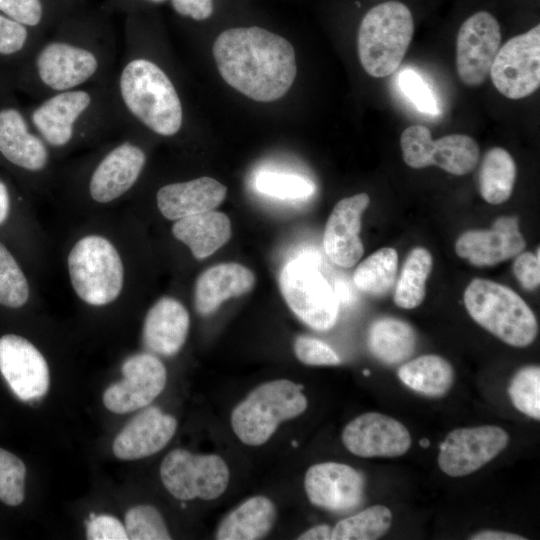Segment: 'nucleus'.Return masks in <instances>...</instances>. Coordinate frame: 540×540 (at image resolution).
Instances as JSON below:
<instances>
[{
  "label": "nucleus",
  "instance_id": "f257e3e1",
  "mask_svg": "<svg viewBox=\"0 0 540 540\" xmlns=\"http://www.w3.org/2000/svg\"><path fill=\"white\" fill-rule=\"evenodd\" d=\"M137 215L126 206L79 218L61 247L72 295L84 309H126L139 290L142 235Z\"/></svg>",
  "mask_w": 540,
  "mask_h": 540
},
{
  "label": "nucleus",
  "instance_id": "f03ea898",
  "mask_svg": "<svg viewBox=\"0 0 540 540\" xmlns=\"http://www.w3.org/2000/svg\"><path fill=\"white\" fill-rule=\"evenodd\" d=\"M121 133L60 168L54 193L78 219L123 207L135 195L148 154L125 130Z\"/></svg>",
  "mask_w": 540,
  "mask_h": 540
},
{
  "label": "nucleus",
  "instance_id": "7ed1b4c3",
  "mask_svg": "<svg viewBox=\"0 0 540 540\" xmlns=\"http://www.w3.org/2000/svg\"><path fill=\"white\" fill-rule=\"evenodd\" d=\"M213 56L222 78L255 101L280 99L295 80L291 43L257 26L222 32L213 44Z\"/></svg>",
  "mask_w": 540,
  "mask_h": 540
},
{
  "label": "nucleus",
  "instance_id": "20e7f679",
  "mask_svg": "<svg viewBox=\"0 0 540 540\" xmlns=\"http://www.w3.org/2000/svg\"><path fill=\"white\" fill-rule=\"evenodd\" d=\"M110 83L50 94L26 113L57 161L122 130Z\"/></svg>",
  "mask_w": 540,
  "mask_h": 540
},
{
  "label": "nucleus",
  "instance_id": "39448f33",
  "mask_svg": "<svg viewBox=\"0 0 540 540\" xmlns=\"http://www.w3.org/2000/svg\"><path fill=\"white\" fill-rule=\"evenodd\" d=\"M115 44L59 35L38 42L14 70L16 90L39 99L50 94L110 82Z\"/></svg>",
  "mask_w": 540,
  "mask_h": 540
},
{
  "label": "nucleus",
  "instance_id": "423d86ee",
  "mask_svg": "<svg viewBox=\"0 0 540 540\" xmlns=\"http://www.w3.org/2000/svg\"><path fill=\"white\" fill-rule=\"evenodd\" d=\"M110 84L122 129L131 119L164 138L180 132L183 107L173 81L160 65L128 43Z\"/></svg>",
  "mask_w": 540,
  "mask_h": 540
},
{
  "label": "nucleus",
  "instance_id": "0eeeda50",
  "mask_svg": "<svg viewBox=\"0 0 540 540\" xmlns=\"http://www.w3.org/2000/svg\"><path fill=\"white\" fill-rule=\"evenodd\" d=\"M0 161L32 193H54L60 167L15 99L0 105Z\"/></svg>",
  "mask_w": 540,
  "mask_h": 540
},
{
  "label": "nucleus",
  "instance_id": "6e6552de",
  "mask_svg": "<svg viewBox=\"0 0 540 540\" xmlns=\"http://www.w3.org/2000/svg\"><path fill=\"white\" fill-rule=\"evenodd\" d=\"M413 33V16L402 2L387 1L371 8L357 36L358 56L366 73L375 78L391 75L403 60Z\"/></svg>",
  "mask_w": 540,
  "mask_h": 540
},
{
  "label": "nucleus",
  "instance_id": "1a4fd4ad",
  "mask_svg": "<svg viewBox=\"0 0 540 540\" xmlns=\"http://www.w3.org/2000/svg\"><path fill=\"white\" fill-rule=\"evenodd\" d=\"M464 304L475 322L508 345L525 347L537 336L534 313L505 285L473 279L464 292Z\"/></svg>",
  "mask_w": 540,
  "mask_h": 540
},
{
  "label": "nucleus",
  "instance_id": "9d476101",
  "mask_svg": "<svg viewBox=\"0 0 540 540\" xmlns=\"http://www.w3.org/2000/svg\"><path fill=\"white\" fill-rule=\"evenodd\" d=\"M302 388L287 379L257 386L231 413L235 435L248 446L266 443L282 422L298 417L307 409Z\"/></svg>",
  "mask_w": 540,
  "mask_h": 540
},
{
  "label": "nucleus",
  "instance_id": "9b49d317",
  "mask_svg": "<svg viewBox=\"0 0 540 540\" xmlns=\"http://www.w3.org/2000/svg\"><path fill=\"white\" fill-rule=\"evenodd\" d=\"M279 288L292 312L309 327L325 331L338 318V298L313 256L289 260L279 273Z\"/></svg>",
  "mask_w": 540,
  "mask_h": 540
},
{
  "label": "nucleus",
  "instance_id": "f8f14e48",
  "mask_svg": "<svg viewBox=\"0 0 540 540\" xmlns=\"http://www.w3.org/2000/svg\"><path fill=\"white\" fill-rule=\"evenodd\" d=\"M160 477L167 491L179 500H214L226 491L230 472L217 454H193L177 448L163 459Z\"/></svg>",
  "mask_w": 540,
  "mask_h": 540
},
{
  "label": "nucleus",
  "instance_id": "ddd939ff",
  "mask_svg": "<svg viewBox=\"0 0 540 540\" xmlns=\"http://www.w3.org/2000/svg\"><path fill=\"white\" fill-rule=\"evenodd\" d=\"M489 75L495 88L509 99L533 94L540 86V25L499 48Z\"/></svg>",
  "mask_w": 540,
  "mask_h": 540
},
{
  "label": "nucleus",
  "instance_id": "4468645a",
  "mask_svg": "<svg viewBox=\"0 0 540 540\" xmlns=\"http://www.w3.org/2000/svg\"><path fill=\"white\" fill-rule=\"evenodd\" d=\"M122 380L103 394L105 407L124 414L148 406L165 388L167 371L159 357L150 352L134 353L121 365Z\"/></svg>",
  "mask_w": 540,
  "mask_h": 540
},
{
  "label": "nucleus",
  "instance_id": "2eb2a0df",
  "mask_svg": "<svg viewBox=\"0 0 540 540\" xmlns=\"http://www.w3.org/2000/svg\"><path fill=\"white\" fill-rule=\"evenodd\" d=\"M508 442L507 432L494 425L455 429L440 446L439 468L451 477L469 475L500 454Z\"/></svg>",
  "mask_w": 540,
  "mask_h": 540
},
{
  "label": "nucleus",
  "instance_id": "dca6fc26",
  "mask_svg": "<svg viewBox=\"0 0 540 540\" xmlns=\"http://www.w3.org/2000/svg\"><path fill=\"white\" fill-rule=\"evenodd\" d=\"M496 18L479 11L461 25L456 39V70L467 86H480L487 79L501 44Z\"/></svg>",
  "mask_w": 540,
  "mask_h": 540
},
{
  "label": "nucleus",
  "instance_id": "f3484780",
  "mask_svg": "<svg viewBox=\"0 0 540 540\" xmlns=\"http://www.w3.org/2000/svg\"><path fill=\"white\" fill-rule=\"evenodd\" d=\"M0 372L12 392L22 401L46 395L50 371L46 357L28 338L14 333L0 336Z\"/></svg>",
  "mask_w": 540,
  "mask_h": 540
},
{
  "label": "nucleus",
  "instance_id": "a211bd4d",
  "mask_svg": "<svg viewBox=\"0 0 540 540\" xmlns=\"http://www.w3.org/2000/svg\"><path fill=\"white\" fill-rule=\"evenodd\" d=\"M342 442L348 451L359 457H398L409 450L411 436L396 419L369 412L357 416L345 426Z\"/></svg>",
  "mask_w": 540,
  "mask_h": 540
},
{
  "label": "nucleus",
  "instance_id": "6ab92c4d",
  "mask_svg": "<svg viewBox=\"0 0 540 540\" xmlns=\"http://www.w3.org/2000/svg\"><path fill=\"white\" fill-rule=\"evenodd\" d=\"M304 488L313 505L329 511L344 512L356 508L361 502L364 479L347 464L323 462L308 468Z\"/></svg>",
  "mask_w": 540,
  "mask_h": 540
},
{
  "label": "nucleus",
  "instance_id": "aec40b11",
  "mask_svg": "<svg viewBox=\"0 0 540 540\" xmlns=\"http://www.w3.org/2000/svg\"><path fill=\"white\" fill-rule=\"evenodd\" d=\"M369 202V196L360 193L343 198L334 206L325 226L323 247L336 265L349 268L362 257L361 216Z\"/></svg>",
  "mask_w": 540,
  "mask_h": 540
},
{
  "label": "nucleus",
  "instance_id": "412c9836",
  "mask_svg": "<svg viewBox=\"0 0 540 540\" xmlns=\"http://www.w3.org/2000/svg\"><path fill=\"white\" fill-rule=\"evenodd\" d=\"M525 246L518 219L502 216L488 230L464 232L456 241L455 251L475 266H492L520 254Z\"/></svg>",
  "mask_w": 540,
  "mask_h": 540
},
{
  "label": "nucleus",
  "instance_id": "4be33fe9",
  "mask_svg": "<svg viewBox=\"0 0 540 540\" xmlns=\"http://www.w3.org/2000/svg\"><path fill=\"white\" fill-rule=\"evenodd\" d=\"M227 194V187L211 177L173 181L157 188L154 204L157 213L174 222L187 216L208 212L218 207Z\"/></svg>",
  "mask_w": 540,
  "mask_h": 540
},
{
  "label": "nucleus",
  "instance_id": "5701e85b",
  "mask_svg": "<svg viewBox=\"0 0 540 540\" xmlns=\"http://www.w3.org/2000/svg\"><path fill=\"white\" fill-rule=\"evenodd\" d=\"M190 328V315L177 298L164 295L147 310L141 341L145 351L157 356L171 357L184 346Z\"/></svg>",
  "mask_w": 540,
  "mask_h": 540
},
{
  "label": "nucleus",
  "instance_id": "b1692460",
  "mask_svg": "<svg viewBox=\"0 0 540 540\" xmlns=\"http://www.w3.org/2000/svg\"><path fill=\"white\" fill-rule=\"evenodd\" d=\"M177 429L176 419L158 407H149L132 418L113 442L114 455L122 460H136L162 450Z\"/></svg>",
  "mask_w": 540,
  "mask_h": 540
},
{
  "label": "nucleus",
  "instance_id": "393cba45",
  "mask_svg": "<svg viewBox=\"0 0 540 540\" xmlns=\"http://www.w3.org/2000/svg\"><path fill=\"white\" fill-rule=\"evenodd\" d=\"M255 276L238 263H221L204 270L194 285V307L198 314H212L227 299L252 290Z\"/></svg>",
  "mask_w": 540,
  "mask_h": 540
},
{
  "label": "nucleus",
  "instance_id": "a878e982",
  "mask_svg": "<svg viewBox=\"0 0 540 540\" xmlns=\"http://www.w3.org/2000/svg\"><path fill=\"white\" fill-rule=\"evenodd\" d=\"M170 232L173 239L186 246L196 260H202L228 242L231 222L226 214L212 210L172 222Z\"/></svg>",
  "mask_w": 540,
  "mask_h": 540
},
{
  "label": "nucleus",
  "instance_id": "bb28decb",
  "mask_svg": "<svg viewBox=\"0 0 540 540\" xmlns=\"http://www.w3.org/2000/svg\"><path fill=\"white\" fill-rule=\"evenodd\" d=\"M277 517L274 503L265 496H253L220 522L215 538L218 540H257L272 529Z\"/></svg>",
  "mask_w": 540,
  "mask_h": 540
},
{
  "label": "nucleus",
  "instance_id": "cd10ccee",
  "mask_svg": "<svg viewBox=\"0 0 540 540\" xmlns=\"http://www.w3.org/2000/svg\"><path fill=\"white\" fill-rule=\"evenodd\" d=\"M416 341V333L410 324L391 317L375 320L367 336L370 352L387 365L408 359L414 353Z\"/></svg>",
  "mask_w": 540,
  "mask_h": 540
},
{
  "label": "nucleus",
  "instance_id": "c85d7f7f",
  "mask_svg": "<svg viewBox=\"0 0 540 540\" xmlns=\"http://www.w3.org/2000/svg\"><path fill=\"white\" fill-rule=\"evenodd\" d=\"M399 379L413 391L429 397H440L451 388L454 370L438 355H422L398 369Z\"/></svg>",
  "mask_w": 540,
  "mask_h": 540
},
{
  "label": "nucleus",
  "instance_id": "c756f323",
  "mask_svg": "<svg viewBox=\"0 0 540 540\" xmlns=\"http://www.w3.org/2000/svg\"><path fill=\"white\" fill-rule=\"evenodd\" d=\"M38 296L22 261L0 240V306L20 310L30 306Z\"/></svg>",
  "mask_w": 540,
  "mask_h": 540
},
{
  "label": "nucleus",
  "instance_id": "7c9ffc66",
  "mask_svg": "<svg viewBox=\"0 0 540 540\" xmlns=\"http://www.w3.org/2000/svg\"><path fill=\"white\" fill-rule=\"evenodd\" d=\"M516 165L508 151L501 147L488 150L479 169V191L490 204L507 201L513 191Z\"/></svg>",
  "mask_w": 540,
  "mask_h": 540
},
{
  "label": "nucleus",
  "instance_id": "2f4dec72",
  "mask_svg": "<svg viewBox=\"0 0 540 540\" xmlns=\"http://www.w3.org/2000/svg\"><path fill=\"white\" fill-rule=\"evenodd\" d=\"M478 161V144L467 135L451 134L430 142V166L435 165L453 175L461 176L470 173Z\"/></svg>",
  "mask_w": 540,
  "mask_h": 540
},
{
  "label": "nucleus",
  "instance_id": "473e14b6",
  "mask_svg": "<svg viewBox=\"0 0 540 540\" xmlns=\"http://www.w3.org/2000/svg\"><path fill=\"white\" fill-rule=\"evenodd\" d=\"M432 269V256L425 248H414L398 279L394 302L404 309L419 306L425 297V283Z\"/></svg>",
  "mask_w": 540,
  "mask_h": 540
},
{
  "label": "nucleus",
  "instance_id": "72a5a7b5",
  "mask_svg": "<svg viewBox=\"0 0 540 540\" xmlns=\"http://www.w3.org/2000/svg\"><path fill=\"white\" fill-rule=\"evenodd\" d=\"M398 268L395 249L385 247L371 254L360 263L353 275L358 289L372 295H383L393 285Z\"/></svg>",
  "mask_w": 540,
  "mask_h": 540
},
{
  "label": "nucleus",
  "instance_id": "f704fd0d",
  "mask_svg": "<svg viewBox=\"0 0 540 540\" xmlns=\"http://www.w3.org/2000/svg\"><path fill=\"white\" fill-rule=\"evenodd\" d=\"M392 523L389 508L373 505L340 520L332 528L333 540H376L386 534Z\"/></svg>",
  "mask_w": 540,
  "mask_h": 540
},
{
  "label": "nucleus",
  "instance_id": "c9c22d12",
  "mask_svg": "<svg viewBox=\"0 0 540 540\" xmlns=\"http://www.w3.org/2000/svg\"><path fill=\"white\" fill-rule=\"evenodd\" d=\"M38 42L30 29L0 13V67L13 74Z\"/></svg>",
  "mask_w": 540,
  "mask_h": 540
},
{
  "label": "nucleus",
  "instance_id": "e433bc0d",
  "mask_svg": "<svg viewBox=\"0 0 540 540\" xmlns=\"http://www.w3.org/2000/svg\"><path fill=\"white\" fill-rule=\"evenodd\" d=\"M508 394L514 407L523 414L540 419V368L526 366L512 378Z\"/></svg>",
  "mask_w": 540,
  "mask_h": 540
},
{
  "label": "nucleus",
  "instance_id": "4c0bfd02",
  "mask_svg": "<svg viewBox=\"0 0 540 540\" xmlns=\"http://www.w3.org/2000/svg\"><path fill=\"white\" fill-rule=\"evenodd\" d=\"M255 187L265 195L291 200L308 198L315 191L314 184L303 176L272 171L259 173Z\"/></svg>",
  "mask_w": 540,
  "mask_h": 540
},
{
  "label": "nucleus",
  "instance_id": "58836bf2",
  "mask_svg": "<svg viewBox=\"0 0 540 540\" xmlns=\"http://www.w3.org/2000/svg\"><path fill=\"white\" fill-rule=\"evenodd\" d=\"M125 530L130 540L171 539L162 515L151 505L130 508L125 515Z\"/></svg>",
  "mask_w": 540,
  "mask_h": 540
},
{
  "label": "nucleus",
  "instance_id": "ea45409f",
  "mask_svg": "<svg viewBox=\"0 0 540 540\" xmlns=\"http://www.w3.org/2000/svg\"><path fill=\"white\" fill-rule=\"evenodd\" d=\"M25 477L24 462L0 448V501L8 506L21 504L25 497Z\"/></svg>",
  "mask_w": 540,
  "mask_h": 540
},
{
  "label": "nucleus",
  "instance_id": "a19ab883",
  "mask_svg": "<svg viewBox=\"0 0 540 540\" xmlns=\"http://www.w3.org/2000/svg\"><path fill=\"white\" fill-rule=\"evenodd\" d=\"M430 130L423 125H411L401 134L400 145L404 162L411 168L422 169L429 164Z\"/></svg>",
  "mask_w": 540,
  "mask_h": 540
},
{
  "label": "nucleus",
  "instance_id": "79ce46f5",
  "mask_svg": "<svg viewBox=\"0 0 540 540\" xmlns=\"http://www.w3.org/2000/svg\"><path fill=\"white\" fill-rule=\"evenodd\" d=\"M399 85L407 98L423 113H439L436 99L426 82L413 70H404L399 77Z\"/></svg>",
  "mask_w": 540,
  "mask_h": 540
},
{
  "label": "nucleus",
  "instance_id": "37998d69",
  "mask_svg": "<svg viewBox=\"0 0 540 540\" xmlns=\"http://www.w3.org/2000/svg\"><path fill=\"white\" fill-rule=\"evenodd\" d=\"M294 352L298 360L306 365L329 366L340 363L339 356L329 345L309 336H298L295 339Z\"/></svg>",
  "mask_w": 540,
  "mask_h": 540
},
{
  "label": "nucleus",
  "instance_id": "c03bdc74",
  "mask_svg": "<svg viewBox=\"0 0 540 540\" xmlns=\"http://www.w3.org/2000/svg\"><path fill=\"white\" fill-rule=\"evenodd\" d=\"M16 215L37 221L25 199L18 197L11 183L0 175V230L13 225Z\"/></svg>",
  "mask_w": 540,
  "mask_h": 540
},
{
  "label": "nucleus",
  "instance_id": "a18cd8bd",
  "mask_svg": "<svg viewBox=\"0 0 540 540\" xmlns=\"http://www.w3.org/2000/svg\"><path fill=\"white\" fill-rule=\"evenodd\" d=\"M0 13L28 29H34L44 19V6L41 0H0Z\"/></svg>",
  "mask_w": 540,
  "mask_h": 540
},
{
  "label": "nucleus",
  "instance_id": "49530a36",
  "mask_svg": "<svg viewBox=\"0 0 540 540\" xmlns=\"http://www.w3.org/2000/svg\"><path fill=\"white\" fill-rule=\"evenodd\" d=\"M86 526L89 540H128L125 526L114 516L90 514Z\"/></svg>",
  "mask_w": 540,
  "mask_h": 540
},
{
  "label": "nucleus",
  "instance_id": "de8ad7c7",
  "mask_svg": "<svg viewBox=\"0 0 540 540\" xmlns=\"http://www.w3.org/2000/svg\"><path fill=\"white\" fill-rule=\"evenodd\" d=\"M539 248L537 255L531 252L518 254L513 264V272L521 285L527 290H534L540 282Z\"/></svg>",
  "mask_w": 540,
  "mask_h": 540
},
{
  "label": "nucleus",
  "instance_id": "09e8293b",
  "mask_svg": "<svg viewBox=\"0 0 540 540\" xmlns=\"http://www.w3.org/2000/svg\"><path fill=\"white\" fill-rule=\"evenodd\" d=\"M171 3L178 14L194 20L207 19L213 11V0H171Z\"/></svg>",
  "mask_w": 540,
  "mask_h": 540
},
{
  "label": "nucleus",
  "instance_id": "8fccbe9b",
  "mask_svg": "<svg viewBox=\"0 0 540 540\" xmlns=\"http://www.w3.org/2000/svg\"><path fill=\"white\" fill-rule=\"evenodd\" d=\"M15 91L16 88L12 72L0 67V105L15 99Z\"/></svg>",
  "mask_w": 540,
  "mask_h": 540
},
{
  "label": "nucleus",
  "instance_id": "3c124183",
  "mask_svg": "<svg viewBox=\"0 0 540 540\" xmlns=\"http://www.w3.org/2000/svg\"><path fill=\"white\" fill-rule=\"evenodd\" d=\"M332 528L327 524L315 525L302 534L297 539L299 540H329L331 539Z\"/></svg>",
  "mask_w": 540,
  "mask_h": 540
},
{
  "label": "nucleus",
  "instance_id": "603ef678",
  "mask_svg": "<svg viewBox=\"0 0 540 540\" xmlns=\"http://www.w3.org/2000/svg\"><path fill=\"white\" fill-rule=\"evenodd\" d=\"M469 539L472 540H525V537H522L520 535L509 533V532H503V531H497V530H484L480 531L471 537Z\"/></svg>",
  "mask_w": 540,
  "mask_h": 540
},
{
  "label": "nucleus",
  "instance_id": "864d4df0",
  "mask_svg": "<svg viewBox=\"0 0 540 540\" xmlns=\"http://www.w3.org/2000/svg\"><path fill=\"white\" fill-rule=\"evenodd\" d=\"M419 445H420L422 448H427V447H429V445H430V441H429L427 438L421 439V440L419 441Z\"/></svg>",
  "mask_w": 540,
  "mask_h": 540
},
{
  "label": "nucleus",
  "instance_id": "5fc2aeb1",
  "mask_svg": "<svg viewBox=\"0 0 540 540\" xmlns=\"http://www.w3.org/2000/svg\"><path fill=\"white\" fill-rule=\"evenodd\" d=\"M146 1H149V2H152V3H161L165 0H146Z\"/></svg>",
  "mask_w": 540,
  "mask_h": 540
},
{
  "label": "nucleus",
  "instance_id": "6e6d98bb",
  "mask_svg": "<svg viewBox=\"0 0 540 540\" xmlns=\"http://www.w3.org/2000/svg\"><path fill=\"white\" fill-rule=\"evenodd\" d=\"M363 373H364L365 376H369V375H370V371H369V370H364Z\"/></svg>",
  "mask_w": 540,
  "mask_h": 540
}]
</instances>
